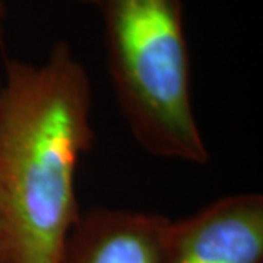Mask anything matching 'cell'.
<instances>
[{
	"label": "cell",
	"instance_id": "cell-1",
	"mask_svg": "<svg viewBox=\"0 0 263 263\" xmlns=\"http://www.w3.org/2000/svg\"><path fill=\"white\" fill-rule=\"evenodd\" d=\"M0 86V263H59L82 214L76 170L92 149V88L65 41L41 65L10 59Z\"/></svg>",
	"mask_w": 263,
	"mask_h": 263
},
{
	"label": "cell",
	"instance_id": "cell-5",
	"mask_svg": "<svg viewBox=\"0 0 263 263\" xmlns=\"http://www.w3.org/2000/svg\"><path fill=\"white\" fill-rule=\"evenodd\" d=\"M76 2H79V3H86V5H95V6L100 8L103 0H76Z\"/></svg>",
	"mask_w": 263,
	"mask_h": 263
},
{
	"label": "cell",
	"instance_id": "cell-6",
	"mask_svg": "<svg viewBox=\"0 0 263 263\" xmlns=\"http://www.w3.org/2000/svg\"><path fill=\"white\" fill-rule=\"evenodd\" d=\"M3 12H5V9H3V2L0 0V24H2V18H3Z\"/></svg>",
	"mask_w": 263,
	"mask_h": 263
},
{
	"label": "cell",
	"instance_id": "cell-2",
	"mask_svg": "<svg viewBox=\"0 0 263 263\" xmlns=\"http://www.w3.org/2000/svg\"><path fill=\"white\" fill-rule=\"evenodd\" d=\"M100 8L108 75L135 141L158 158L206 164L181 2L103 0Z\"/></svg>",
	"mask_w": 263,
	"mask_h": 263
},
{
	"label": "cell",
	"instance_id": "cell-3",
	"mask_svg": "<svg viewBox=\"0 0 263 263\" xmlns=\"http://www.w3.org/2000/svg\"><path fill=\"white\" fill-rule=\"evenodd\" d=\"M167 263H263V196L218 199L173 221Z\"/></svg>",
	"mask_w": 263,
	"mask_h": 263
},
{
	"label": "cell",
	"instance_id": "cell-4",
	"mask_svg": "<svg viewBox=\"0 0 263 263\" xmlns=\"http://www.w3.org/2000/svg\"><path fill=\"white\" fill-rule=\"evenodd\" d=\"M173 221L116 208L82 211L59 263H167Z\"/></svg>",
	"mask_w": 263,
	"mask_h": 263
}]
</instances>
